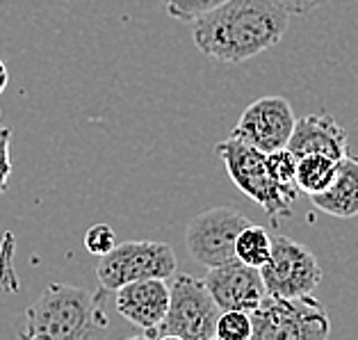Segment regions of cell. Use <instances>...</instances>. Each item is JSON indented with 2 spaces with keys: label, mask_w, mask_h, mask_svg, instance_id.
<instances>
[{
  "label": "cell",
  "mask_w": 358,
  "mask_h": 340,
  "mask_svg": "<svg viewBox=\"0 0 358 340\" xmlns=\"http://www.w3.org/2000/svg\"><path fill=\"white\" fill-rule=\"evenodd\" d=\"M267 164H269V171H272V178L276 180V185L281 187L292 201H296L301 194L299 187H296V155L285 146V149L267 153Z\"/></svg>",
  "instance_id": "cell-16"
},
{
  "label": "cell",
  "mask_w": 358,
  "mask_h": 340,
  "mask_svg": "<svg viewBox=\"0 0 358 340\" xmlns=\"http://www.w3.org/2000/svg\"><path fill=\"white\" fill-rule=\"evenodd\" d=\"M338 160L322 153H306L296 158V187L301 194L313 197L329 187L336 176Z\"/></svg>",
  "instance_id": "cell-14"
},
{
  "label": "cell",
  "mask_w": 358,
  "mask_h": 340,
  "mask_svg": "<svg viewBox=\"0 0 358 340\" xmlns=\"http://www.w3.org/2000/svg\"><path fill=\"white\" fill-rule=\"evenodd\" d=\"M176 274V254L167 242L130 240L121 242L110 254L101 256L96 278L106 292H117L121 285L144 278H171Z\"/></svg>",
  "instance_id": "cell-6"
},
{
  "label": "cell",
  "mask_w": 358,
  "mask_h": 340,
  "mask_svg": "<svg viewBox=\"0 0 358 340\" xmlns=\"http://www.w3.org/2000/svg\"><path fill=\"white\" fill-rule=\"evenodd\" d=\"M287 149L296 158L306 153H322L340 160L349 155V137L336 117H331L329 112H317V115L296 119Z\"/></svg>",
  "instance_id": "cell-12"
},
{
  "label": "cell",
  "mask_w": 358,
  "mask_h": 340,
  "mask_svg": "<svg viewBox=\"0 0 358 340\" xmlns=\"http://www.w3.org/2000/svg\"><path fill=\"white\" fill-rule=\"evenodd\" d=\"M269 295L278 297H301L310 295L322 281V267L315 254L287 235L272 238V254L260 267Z\"/></svg>",
  "instance_id": "cell-8"
},
{
  "label": "cell",
  "mask_w": 358,
  "mask_h": 340,
  "mask_svg": "<svg viewBox=\"0 0 358 340\" xmlns=\"http://www.w3.org/2000/svg\"><path fill=\"white\" fill-rule=\"evenodd\" d=\"M253 334L251 316L247 311H222L217 320L215 340H249Z\"/></svg>",
  "instance_id": "cell-17"
},
{
  "label": "cell",
  "mask_w": 358,
  "mask_h": 340,
  "mask_svg": "<svg viewBox=\"0 0 358 340\" xmlns=\"http://www.w3.org/2000/svg\"><path fill=\"white\" fill-rule=\"evenodd\" d=\"M290 23V12L278 0H226L192 21V39L206 57L242 64L274 48Z\"/></svg>",
  "instance_id": "cell-1"
},
{
  "label": "cell",
  "mask_w": 358,
  "mask_h": 340,
  "mask_svg": "<svg viewBox=\"0 0 358 340\" xmlns=\"http://www.w3.org/2000/svg\"><path fill=\"white\" fill-rule=\"evenodd\" d=\"M169 285V309L158 327L142 334L151 340H215L217 320L222 309L217 306L203 278L176 274Z\"/></svg>",
  "instance_id": "cell-3"
},
{
  "label": "cell",
  "mask_w": 358,
  "mask_h": 340,
  "mask_svg": "<svg viewBox=\"0 0 358 340\" xmlns=\"http://www.w3.org/2000/svg\"><path fill=\"white\" fill-rule=\"evenodd\" d=\"M229 178L238 185L251 201H256L263 211L278 222L292 211V199L276 185L267 164V153L240 142V139L226 137L215 146Z\"/></svg>",
  "instance_id": "cell-5"
},
{
  "label": "cell",
  "mask_w": 358,
  "mask_h": 340,
  "mask_svg": "<svg viewBox=\"0 0 358 340\" xmlns=\"http://www.w3.org/2000/svg\"><path fill=\"white\" fill-rule=\"evenodd\" d=\"M317 211L340 220H352L358 215V158L345 155L338 160L336 176L329 187L310 197Z\"/></svg>",
  "instance_id": "cell-13"
},
{
  "label": "cell",
  "mask_w": 358,
  "mask_h": 340,
  "mask_svg": "<svg viewBox=\"0 0 358 340\" xmlns=\"http://www.w3.org/2000/svg\"><path fill=\"white\" fill-rule=\"evenodd\" d=\"M7 83H10V71H7V64L0 59V94L7 90Z\"/></svg>",
  "instance_id": "cell-22"
},
{
  "label": "cell",
  "mask_w": 358,
  "mask_h": 340,
  "mask_svg": "<svg viewBox=\"0 0 358 340\" xmlns=\"http://www.w3.org/2000/svg\"><path fill=\"white\" fill-rule=\"evenodd\" d=\"M249 316L253 340H324L331 336L327 311L310 295L278 297L267 292Z\"/></svg>",
  "instance_id": "cell-4"
},
{
  "label": "cell",
  "mask_w": 358,
  "mask_h": 340,
  "mask_svg": "<svg viewBox=\"0 0 358 340\" xmlns=\"http://www.w3.org/2000/svg\"><path fill=\"white\" fill-rule=\"evenodd\" d=\"M10 144H12V130L0 128V194H5L12 176V160H10Z\"/></svg>",
  "instance_id": "cell-20"
},
{
  "label": "cell",
  "mask_w": 358,
  "mask_h": 340,
  "mask_svg": "<svg viewBox=\"0 0 358 340\" xmlns=\"http://www.w3.org/2000/svg\"><path fill=\"white\" fill-rule=\"evenodd\" d=\"M203 281L222 311L251 313L267 295L260 269L242 263L238 258L220 267H210Z\"/></svg>",
  "instance_id": "cell-10"
},
{
  "label": "cell",
  "mask_w": 358,
  "mask_h": 340,
  "mask_svg": "<svg viewBox=\"0 0 358 340\" xmlns=\"http://www.w3.org/2000/svg\"><path fill=\"white\" fill-rule=\"evenodd\" d=\"M278 3H281L290 14H301V16H306V14L320 10V7L327 5L329 0H278Z\"/></svg>",
  "instance_id": "cell-21"
},
{
  "label": "cell",
  "mask_w": 358,
  "mask_h": 340,
  "mask_svg": "<svg viewBox=\"0 0 358 340\" xmlns=\"http://www.w3.org/2000/svg\"><path fill=\"white\" fill-rule=\"evenodd\" d=\"M224 3L226 0H162L164 10H167L171 19L182 21V23L196 21L199 16L213 12L215 7H220Z\"/></svg>",
  "instance_id": "cell-18"
},
{
  "label": "cell",
  "mask_w": 358,
  "mask_h": 340,
  "mask_svg": "<svg viewBox=\"0 0 358 340\" xmlns=\"http://www.w3.org/2000/svg\"><path fill=\"white\" fill-rule=\"evenodd\" d=\"M269 254H272V238L265 231V226L249 224L247 229L240 231L238 240H235V258L260 269L267 263Z\"/></svg>",
  "instance_id": "cell-15"
},
{
  "label": "cell",
  "mask_w": 358,
  "mask_h": 340,
  "mask_svg": "<svg viewBox=\"0 0 358 340\" xmlns=\"http://www.w3.org/2000/svg\"><path fill=\"white\" fill-rule=\"evenodd\" d=\"M108 329L103 295L69 283H50L25 311L23 338L83 340Z\"/></svg>",
  "instance_id": "cell-2"
},
{
  "label": "cell",
  "mask_w": 358,
  "mask_h": 340,
  "mask_svg": "<svg viewBox=\"0 0 358 340\" xmlns=\"http://www.w3.org/2000/svg\"><path fill=\"white\" fill-rule=\"evenodd\" d=\"M253 224L233 206H217L192 217L185 231L189 256L203 267H220L235 258V240L242 229Z\"/></svg>",
  "instance_id": "cell-7"
},
{
  "label": "cell",
  "mask_w": 358,
  "mask_h": 340,
  "mask_svg": "<svg viewBox=\"0 0 358 340\" xmlns=\"http://www.w3.org/2000/svg\"><path fill=\"white\" fill-rule=\"evenodd\" d=\"M119 245L117 233L110 224H92L85 233V247L94 256H106Z\"/></svg>",
  "instance_id": "cell-19"
},
{
  "label": "cell",
  "mask_w": 358,
  "mask_h": 340,
  "mask_svg": "<svg viewBox=\"0 0 358 340\" xmlns=\"http://www.w3.org/2000/svg\"><path fill=\"white\" fill-rule=\"evenodd\" d=\"M296 117L292 106L283 96H263L253 101L251 106L240 115L229 137L240 139V142L253 146L258 151L272 153L285 149L294 130Z\"/></svg>",
  "instance_id": "cell-9"
},
{
  "label": "cell",
  "mask_w": 358,
  "mask_h": 340,
  "mask_svg": "<svg viewBox=\"0 0 358 340\" xmlns=\"http://www.w3.org/2000/svg\"><path fill=\"white\" fill-rule=\"evenodd\" d=\"M169 309L167 278H144L117 290V311L142 334L160 325Z\"/></svg>",
  "instance_id": "cell-11"
}]
</instances>
